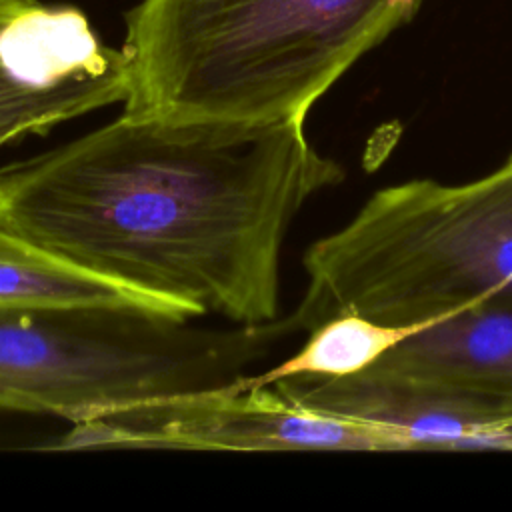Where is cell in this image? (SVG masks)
I'll list each match as a JSON object with an SVG mask.
<instances>
[{"mask_svg":"<svg viewBox=\"0 0 512 512\" xmlns=\"http://www.w3.org/2000/svg\"><path fill=\"white\" fill-rule=\"evenodd\" d=\"M294 332L332 316L418 328L480 302H512V154L492 172L376 190L304 254Z\"/></svg>","mask_w":512,"mask_h":512,"instance_id":"3","label":"cell"},{"mask_svg":"<svg viewBox=\"0 0 512 512\" xmlns=\"http://www.w3.org/2000/svg\"><path fill=\"white\" fill-rule=\"evenodd\" d=\"M366 372L512 420V302H480L418 326Z\"/></svg>","mask_w":512,"mask_h":512,"instance_id":"7","label":"cell"},{"mask_svg":"<svg viewBox=\"0 0 512 512\" xmlns=\"http://www.w3.org/2000/svg\"><path fill=\"white\" fill-rule=\"evenodd\" d=\"M414 328L390 326L362 314L346 312L328 318L308 332L302 348L260 374H246L236 384L270 386L284 378H342L378 362Z\"/></svg>","mask_w":512,"mask_h":512,"instance_id":"9","label":"cell"},{"mask_svg":"<svg viewBox=\"0 0 512 512\" xmlns=\"http://www.w3.org/2000/svg\"><path fill=\"white\" fill-rule=\"evenodd\" d=\"M54 448L392 450L372 428L300 406L272 384L236 382L96 412L72 422Z\"/></svg>","mask_w":512,"mask_h":512,"instance_id":"5","label":"cell"},{"mask_svg":"<svg viewBox=\"0 0 512 512\" xmlns=\"http://www.w3.org/2000/svg\"><path fill=\"white\" fill-rule=\"evenodd\" d=\"M106 304L0 306V410L60 416L228 386L292 336L288 316L198 326Z\"/></svg>","mask_w":512,"mask_h":512,"instance_id":"4","label":"cell"},{"mask_svg":"<svg viewBox=\"0 0 512 512\" xmlns=\"http://www.w3.org/2000/svg\"><path fill=\"white\" fill-rule=\"evenodd\" d=\"M128 64L74 6L0 0V150L124 102Z\"/></svg>","mask_w":512,"mask_h":512,"instance_id":"6","label":"cell"},{"mask_svg":"<svg viewBox=\"0 0 512 512\" xmlns=\"http://www.w3.org/2000/svg\"><path fill=\"white\" fill-rule=\"evenodd\" d=\"M342 178L304 122L120 114L0 164V224L188 318L264 324L280 312V252L292 220Z\"/></svg>","mask_w":512,"mask_h":512,"instance_id":"1","label":"cell"},{"mask_svg":"<svg viewBox=\"0 0 512 512\" xmlns=\"http://www.w3.org/2000/svg\"><path fill=\"white\" fill-rule=\"evenodd\" d=\"M424 0H140L126 14L122 114L306 122Z\"/></svg>","mask_w":512,"mask_h":512,"instance_id":"2","label":"cell"},{"mask_svg":"<svg viewBox=\"0 0 512 512\" xmlns=\"http://www.w3.org/2000/svg\"><path fill=\"white\" fill-rule=\"evenodd\" d=\"M106 304L188 318L176 306L90 274L0 224V306Z\"/></svg>","mask_w":512,"mask_h":512,"instance_id":"8","label":"cell"}]
</instances>
